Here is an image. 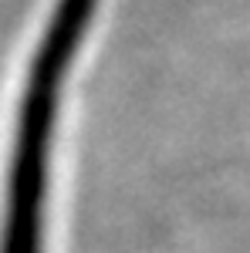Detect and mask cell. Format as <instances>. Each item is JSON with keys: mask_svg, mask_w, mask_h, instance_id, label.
Instances as JSON below:
<instances>
[{"mask_svg": "<svg viewBox=\"0 0 250 253\" xmlns=\"http://www.w3.org/2000/svg\"><path fill=\"white\" fill-rule=\"evenodd\" d=\"M38 193H41V186H27V182L17 186L3 253H38V247H41V240H38V219H41Z\"/></svg>", "mask_w": 250, "mask_h": 253, "instance_id": "cell-1", "label": "cell"}]
</instances>
